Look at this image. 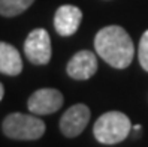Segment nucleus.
<instances>
[{
    "instance_id": "obj_1",
    "label": "nucleus",
    "mask_w": 148,
    "mask_h": 147,
    "mask_svg": "<svg viewBox=\"0 0 148 147\" xmlns=\"http://www.w3.org/2000/svg\"><path fill=\"white\" fill-rule=\"evenodd\" d=\"M94 48L100 59L115 69L127 68L135 54L132 38L120 26H108L99 30L94 38Z\"/></svg>"
},
{
    "instance_id": "obj_2",
    "label": "nucleus",
    "mask_w": 148,
    "mask_h": 147,
    "mask_svg": "<svg viewBox=\"0 0 148 147\" xmlns=\"http://www.w3.org/2000/svg\"><path fill=\"white\" fill-rule=\"evenodd\" d=\"M132 131V123L126 114L120 111H108L94 123L93 134L102 144H118L126 140Z\"/></svg>"
},
{
    "instance_id": "obj_3",
    "label": "nucleus",
    "mask_w": 148,
    "mask_h": 147,
    "mask_svg": "<svg viewBox=\"0 0 148 147\" xmlns=\"http://www.w3.org/2000/svg\"><path fill=\"white\" fill-rule=\"evenodd\" d=\"M3 134L8 138L20 141H33L45 134V123L40 119L30 114L23 113H12L6 116L2 123Z\"/></svg>"
},
{
    "instance_id": "obj_4",
    "label": "nucleus",
    "mask_w": 148,
    "mask_h": 147,
    "mask_svg": "<svg viewBox=\"0 0 148 147\" xmlns=\"http://www.w3.org/2000/svg\"><path fill=\"white\" fill-rule=\"evenodd\" d=\"M24 53L33 65H47L51 59V39L45 29H34L24 42Z\"/></svg>"
},
{
    "instance_id": "obj_5",
    "label": "nucleus",
    "mask_w": 148,
    "mask_h": 147,
    "mask_svg": "<svg viewBox=\"0 0 148 147\" xmlns=\"http://www.w3.org/2000/svg\"><path fill=\"white\" fill-rule=\"evenodd\" d=\"M63 101V95L56 89H39L29 98L27 107L33 114L47 116L62 108Z\"/></svg>"
},
{
    "instance_id": "obj_6",
    "label": "nucleus",
    "mask_w": 148,
    "mask_h": 147,
    "mask_svg": "<svg viewBox=\"0 0 148 147\" xmlns=\"http://www.w3.org/2000/svg\"><path fill=\"white\" fill-rule=\"evenodd\" d=\"M90 120V110L84 104H76L67 108L60 119V131L67 138L79 135Z\"/></svg>"
},
{
    "instance_id": "obj_7",
    "label": "nucleus",
    "mask_w": 148,
    "mask_h": 147,
    "mask_svg": "<svg viewBox=\"0 0 148 147\" xmlns=\"http://www.w3.org/2000/svg\"><path fill=\"white\" fill-rule=\"evenodd\" d=\"M67 75L73 80L84 81L88 80L97 72V59L94 53L88 50H81L69 60L67 63Z\"/></svg>"
},
{
    "instance_id": "obj_8",
    "label": "nucleus",
    "mask_w": 148,
    "mask_h": 147,
    "mask_svg": "<svg viewBox=\"0 0 148 147\" xmlns=\"http://www.w3.org/2000/svg\"><path fill=\"white\" fill-rule=\"evenodd\" d=\"M82 12L79 8L73 5H63L56 11L54 15V29L60 36H71L81 24Z\"/></svg>"
},
{
    "instance_id": "obj_9",
    "label": "nucleus",
    "mask_w": 148,
    "mask_h": 147,
    "mask_svg": "<svg viewBox=\"0 0 148 147\" xmlns=\"http://www.w3.org/2000/svg\"><path fill=\"white\" fill-rule=\"evenodd\" d=\"M23 71V60L14 45L0 42V72L5 75H18Z\"/></svg>"
},
{
    "instance_id": "obj_10",
    "label": "nucleus",
    "mask_w": 148,
    "mask_h": 147,
    "mask_svg": "<svg viewBox=\"0 0 148 147\" xmlns=\"http://www.w3.org/2000/svg\"><path fill=\"white\" fill-rule=\"evenodd\" d=\"M34 0H0V15L16 17L29 9Z\"/></svg>"
},
{
    "instance_id": "obj_11",
    "label": "nucleus",
    "mask_w": 148,
    "mask_h": 147,
    "mask_svg": "<svg viewBox=\"0 0 148 147\" xmlns=\"http://www.w3.org/2000/svg\"><path fill=\"white\" fill-rule=\"evenodd\" d=\"M138 56H139V63L148 72V30L142 35L139 41V48H138Z\"/></svg>"
},
{
    "instance_id": "obj_12",
    "label": "nucleus",
    "mask_w": 148,
    "mask_h": 147,
    "mask_svg": "<svg viewBox=\"0 0 148 147\" xmlns=\"http://www.w3.org/2000/svg\"><path fill=\"white\" fill-rule=\"evenodd\" d=\"M3 95H5V89H3V86H2V83H0V101L3 99Z\"/></svg>"
}]
</instances>
